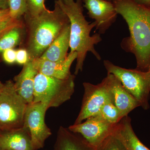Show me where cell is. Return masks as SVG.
Here are the masks:
<instances>
[{
    "mask_svg": "<svg viewBox=\"0 0 150 150\" xmlns=\"http://www.w3.org/2000/svg\"><path fill=\"white\" fill-rule=\"evenodd\" d=\"M95 150H127L122 141L113 132Z\"/></svg>",
    "mask_w": 150,
    "mask_h": 150,
    "instance_id": "ffe728a7",
    "label": "cell"
},
{
    "mask_svg": "<svg viewBox=\"0 0 150 150\" xmlns=\"http://www.w3.org/2000/svg\"><path fill=\"white\" fill-rule=\"evenodd\" d=\"M46 0H25L27 11L25 14L30 16H37L46 9Z\"/></svg>",
    "mask_w": 150,
    "mask_h": 150,
    "instance_id": "7402d4cb",
    "label": "cell"
},
{
    "mask_svg": "<svg viewBox=\"0 0 150 150\" xmlns=\"http://www.w3.org/2000/svg\"><path fill=\"white\" fill-rule=\"evenodd\" d=\"M99 114L105 120L116 124L122 119L118 108L113 102H108L102 105L100 110Z\"/></svg>",
    "mask_w": 150,
    "mask_h": 150,
    "instance_id": "d6986e66",
    "label": "cell"
},
{
    "mask_svg": "<svg viewBox=\"0 0 150 150\" xmlns=\"http://www.w3.org/2000/svg\"><path fill=\"white\" fill-rule=\"evenodd\" d=\"M90 18L94 20L96 30L104 34L116 21L117 13L112 2L106 0H82Z\"/></svg>",
    "mask_w": 150,
    "mask_h": 150,
    "instance_id": "30bf717a",
    "label": "cell"
},
{
    "mask_svg": "<svg viewBox=\"0 0 150 150\" xmlns=\"http://www.w3.org/2000/svg\"><path fill=\"white\" fill-rule=\"evenodd\" d=\"M1 131V130H0V131Z\"/></svg>",
    "mask_w": 150,
    "mask_h": 150,
    "instance_id": "d6a6232c",
    "label": "cell"
},
{
    "mask_svg": "<svg viewBox=\"0 0 150 150\" xmlns=\"http://www.w3.org/2000/svg\"><path fill=\"white\" fill-rule=\"evenodd\" d=\"M29 61L27 51L24 48H21L16 50V62L19 64H25Z\"/></svg>",
    "mask_w": 150,
    "mask_h": 150,
    "instance_id": "d4e9b609",
    "label": "cell"
},
{
    "mask_svg": "<svg viewBox=\"0 0 150 150\" xmlns=\"http://www.w3.org/2000/svg\"><path fill=\"white\" fill-rule=\"evenodd\" d=\"M9 8L8 0H0V10Z\"/></svg>",
    "mask_w": 150,
    "mask_h": 150,
    "instance_id": "4316f807",
    "label": "cell"
},
{
    "mask_svg": "<svg viewBox=\"0 0 150 150\" xmlns=\"http://www.w3.org/2000/svg\"><path fill=\"white\" fill-rule=\"evenodd\" d=\"M8 5L11 17L14 19H20L27 12L25 0H8Z\"/></svg>",
    "mask_w": 150,
    "mask_h": 150,
    "instance_id": "44dd1931",
    "label": "cell"
},
{
    "mask_svg": "<svg viewBox=\"0 0 150 150\" xmlns=\"http://www.w3.org/2000/svg\"><path fill=\"white\" fill-rule=\"evenodd\" d=\"M118 14L128 24L130 36L121 41L126 52L134 54L137 60L136 69L148 72L150 69V7L134 0H113Z\"/></svg>",
    "mask_w": 150,
    "mask_h": 150,
    "instance_id": "6da1fadb",
    "label": "cell"
},
{
    "mask_svg": "<svg viewBox=\"0 0 150 150\" xmlns=\"http://www.w3.org/2000/svg\"><path fill=\"white\" fill-rule=\"evenodd\" d=\"M83 86L84 93L82 103L75 124L81 123L87 118L99 114L100 108L106 103H113L112 92L106 78L98 84L84 82Z\"/></svg>",
    "mask_w": 150,
    "mask_h": 150,
    "instance_id": "52a82bcc",
    "label": "cell"
},
{
    "mask_svg": "<svg viewBox=\"0 0 150 150\" xmlns=\"http://www.w3.org/2000/svg\"><path fill=\"white\" fill-rule=\"evenodd\" d=\"M105 78L112 92L113 103L119 110L122 118L128 115L136 108L140 106L139 103L124 88L115 76L107 74Z\"/></svg>",
    "mask_w": 150,
    "mask_h": 150,
    "instance_id": "8fae6325",
    "label": "cell"
},
{
    "mask_svg": "<svg viewBox=\"0 0 150 150\" xmlns=\"http://www.w3.org/2000/svg\"><path fill=\"white\" fill-rule=\"evenodd\" d=\"M23 17L25 35L21 48L27 51L31 61L40 58L70 23L68 16L56 2L53 10L46 8L37 16L25 14Z\"/></svg>",
    "mask_w": 150,
    "mask_h": 150,
    "instance_id": "7a4b0ae2",
    "label": "cell"
},
{
    "mask_svg": "<svg viewBox=\"0 0 150 150\" xmlns=\"http://www.w3.org/2000/svg\"><path fill=\"white\" fill-rule=\"evenodd\" d=\"M28 104L17 92L13 81H6L0 95V130L22 128Z\"/></svg>",
    "mask_w": 150,
    "mask_h": 150,
    "instance_id": "8992f818",
    "label": "cell"
},
{
    "mask_svg": "<svg viewBox=\"0 0 150 150\" xmlns=\"http://www.w3.org/2000/svg\"><path fill=\"white\" fill-rule=\"evenodd\" d=\"M4 87V83H3L0 81V95L3 91Z\"/></svg>",
    "mask_w": 150,
    "mask_h": 150,
    "instance_id": "f1b7e54d",
    "label": "cell"
},
{
    "mask_svg": "<svg viewBox=\"0 0 150 150\" xmlns=\"http://www.w3.org/2000/svg\"><path fill=\"white\" fill-rule=\"evenodd\" d=\"M14 19L11 17L9 9L0 10V22H6Z\"/></svg>",
    "mask_w": 150,
    "mask_h": 150,
    "instance_id": "484cf974",
    "label": "cell"
},
{
    "mask_svg": "<svg viewBox=\"0 0 150 150\" xmlns=\"http://www.w3.org/2000/svg\"><path fill=\"white\" fill-rule=\"evenodd\" d=\"M24 25L23 20L21 19H12L8 21L0 22V35L13 28Z\"/></svg>",
    "mask_w": 150,
    "mask_h": 150,
    "instance_id": "603a6c76",
    "label": "cell"
},
{
    "mask_svg": "<svg viewBox=\"0 0 150 150\" xmlns=\"http://www.w3.org/2000/svg\"><path fill=\"white\" fill-rule=\"evenodd\" d=\"M149 71L150 72V69Z\"/></svg>",
    "mask_w": 150,
    "mask_h": 150,
    "instance_id": "1f68e13d",
    "label": "cell"
},
{
    "mask_svg": "<svg viewBox=\"0 0 150 150\" xmlns=\"http://www.w3.org/2000/svg\"><path fill=\"white\" fill-rule=\"evenodd\" d=\"M3 60L8 64H13L16 62V50L13 48L7 49L2 53Z\"/></svg>",
    "mask_w": 150,
    "mask_h": 150,
    "instance_id": "cb8c5ba5",
    "label": "cell"
},
{
    "mask_svg": "<svg viewBox=\"0 0 150 150\" xmlns=\"http://www.w3.org/2000/svg\"><path fill=\"white\" fill-rule=\"evenodd\" d=\"M24 35V25L13 28L0 35V54L21 44Z\"/></svg>",
    "mask_w": 150,
    "mask_h": 150,
    "instance_id": "ac0fdd59",
    "label": "cell"
},
{
    "mask_svg": "<svg viewBox=\"0 0 150 150\" xmlns=\"http://www.w3.org/2000/svg\"><path fill=\"white\" fill-rule=\"evenodd\" d=\"M114 132L127 150H150L136 136L132 128L131 118L128 115L123 117L116 124Z\"/></svg>",
    "mask_w": 150,
    "mask_h": 150,
    "instance_id": "e0dca14e",
    "label": "cell"
},
{
    "mask_svg": "<svg viewBox=\"0 0 150 150\" xmlns=\"http://www.w3.org/2000/svg\"><path fill=\"white\" fill-rule=\"evenodd\" d=\"M54 150H95L76 133L60 126L57 133Z\"/></svg>",
    "mask_w": 150,
    "mask_h": 150,
    "instance_id": "9a60e30c",
    "label": "cell"
},
{
    "mask_svg": "<svg viewBox=\"0 0 150 150\" xmlns=\"http://www.w3.org/2000/svg\"><path fill=\"white\" fill-rule=\"evenodd\" d=\"M77 58V54L76 52H70L64 59L61 61L52 62L39 58L33 60L32 62L38 73L64 79L71 75L70 68Z\"/></svg>",
    "mask_w": 150,
    "mask_h": 150,
    "instance_id": "7c38bea8",
    "label": "cell"
},
{
    "mask_svg": "<svg viewBox=\"0 0 150 150\" xmlns=\"http://www.w3.org/2000/svg\"><path fill=\"white\" fill-rule=\"evenodd\" d=\"M0 150H3L2 149H1V148H0Z\"/></svg>",
    "mask_w": 150,
    "mask_h": 150,
    "instance_id": "4dcf8cb0",
    "label": "cell"
},
{
    "mask_svg": "<svg viewBox=\"0 0 150 150\" xmlns=\"http://www.w3.org/2000/svg\"><path fill=\"white\" fill-rule=\"evenodd\" d=\"M106 1H109L112 2V1H113V0H106Z\"/></svg>",
    "mask_w": 150,
    "mask_h": 150,
    "instance_id": "f546056e",
    "label": "cell"
},
{
    "mask_svg": "<svg viewBox=\"0 0 150 150\" xmlns=\"http://www.w3.org/2000/svg\"><path fill=\"white\" fill-rule=\"evenodd\" d=\"M70 23L51 43L40 58L52 62L61 61L68 56L70 47Z\"/></svg>",
    "mask_w": 150,
    "mask_h": 150,
    "instance_id": "2e32d148",
    "label": "cell"
},
{
    "mask_svg": "<svg viewBox=\"0 0 150 150\" xmlns=\"http://www.w3.org/2000/svg\"><path fill=\"white\" fill-rule=\"evenodd\" d=\"M48 109L46 105L40 102H33L27 105L23 126L29 132L35 150L43 148L45 141L52 134L45 121Z\"/></svg>",
    "mask_w": 150,
    "mask_h": 150,
    "instance_id": "ba28073f",
    "label": "cell"
},
{
    "mask_svg": "<svg viewBox=\"0 0 150 150\" xmlns=\"http://www.w3.org/2000/svg\"><path fill=\"white\" fill-rule=\"evenodd\" d=\"M0 148L4 150H35L27 129L0 131Z\"/></svg>",
    "mask_w": 150,
    "mask_h": 150,
    "instance_id": "5bb4252c",
    "label": "cell"
},
{
    "mask_svg": "<svg viewBox=\"0 0 150 150\" xmlns=\"http://www.w3.org/2000/svg\"><path fill=\"white\" fill-rule=\"evenodd\" d=\"M136 3L150 7V0H134Z\"/></svg>",
    "mask_w": 150,
    "mask_h": 150,
    "instance_id": "83f0119b",
    "label": "cell"
},
{
    "mask_svg": "<svg viewBox=\"0 0 150 150\" xmlns=\"http://www.w3.org/2000/svg\"><path fill=\"white\" fill-rule=\"evenodd\" d=\"M69 20L70 52L77 54L75 74H78L83 69L84 62L88 52H91L98 60L101 56L95 48V45L102 41L100 34L91 33L96 24L89 22L83 13L82 0H56Z\"/></svg>",
    "mask_w": 150,
    "mask_h": 150,
    "instance_id": "3957f363",
    "label": "cell"
},
{
    "mask_svg": "<svg viewBox=\"0 0 150 150\" xmlns=\"http://www.w3.org/2000/svg\"><path fill=\"white\" fill-rule=\"evenodd\" d=\"M108 74H112L121 82L131 95L145 110L149 108L150 72L137 69H126L116 66L108 60L103 61Z\"/></svg>",
    "mask_w": 150,
    "mask_h": 150,
    "instance_id": "5b68a950",
    "label": "cell"
},
{
    "mask_svg": "<svg viewBox=\"0 0 150 150\" xmlns=\"http://www.w3.org/2000/svg\"><path fill=\"white\" fill-rule=\"evenodd\" d=\"M117 124L108 122L98 114L87 118L83 123L74 124L68 129L74 133L81 134L95 149L114 132Z\"/></svg>",
    "mask_w": 150,
    "mask_h": 150,
    "instance_id": "9c48e42d",
    "label": "cell"
},
{
    "mask_svg": "<svg viewBox=\"0 0 150 150\" xmlns=\"http://www.w3.org/2000/svg\"><path fill=\"white\" fill-rule=\"evenodd\" d=\"M75 75L64 79L38 73L35 76L33 102H40L48 108L58 107L71 99L75 90Z\"/></svg>",
    "mask_w": 150,
    "mask_h": 150,
    "instance_id": "277c9868",
    "label": "cell"
},
{
    "mask_svg": "<svg viewBox=\"0 0 150 150\" xmlns=\"http://www.w3.org/2000/svg\"><path fill=\"white\" fill-rule=\"evenodd\" d=\"M38 73L32 61H29L23 65L21 71L14 78L16 90L28 104L33 102L35 79Z\"/></svg>",
    "mask_w": 150,
    "mask_h": 150,
    "instance_id": "4fadbf2b",
    "label": "cell"
}]
</instances>
